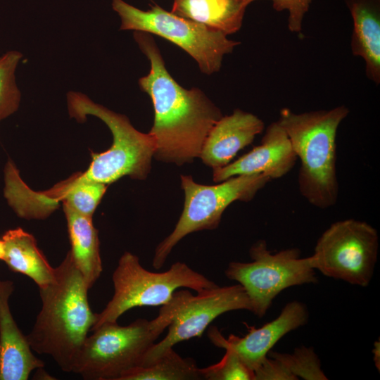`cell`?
Segmentation results:
<instances>
[{"instance_id": "1", "label": "cell", "mask_w": 380, "mask_h": 380, "mask_svg": "<svg viewBox=\"0 0 380 380\" xmlns=\"http://www.w3.org/2000/svg\"><path fill=\"white\" fill-rule=\"evenodd\" d=\"M140 49L150 61V71L139 80L151 98L153 125L148 132L155 142L154 158L182 165L199 158L205 139L222 116L220 110L197 88L179 85L165 68L153 39L134 32Z\"/></svg>"}, {"instance_id": "2", "label": "cell", "mask_w": 380, "mask_h": 380, "mask_svg": "<svg viewBox=\"0 0 380 380\" xmlns=\"http://www.w3.org/2000/svg\"><path fill=\"white\" fill-rule=\"evenodd\" d=\"M55 269V279L39 288L42 308L27 338L32 350L51 356L72 372L77 355L96 319L88 287L70 251Z\"/></svg>"}, {"instance_id": "3", "label": "cell", "mask_w": 380, "mask_h": 380, "mask_svg": "<svg viewBox=\"0 0 380 380\" xmlns=\"http://www.w3.org/2000/svg\"><path fill=\"white\" fill-rule=\"evenodd\" d=\"M349 113L345 105L300 113L288 108L279 111L277 121L288 135L300 163L299 191L316 208H329L337 202L336 136Z\"/></svg>"}, {"instance_id": "4", "label": "cell", "mask_w": 380, "mask_h": 380, "mask_svg": "<svg viewBox=\"0 0 380 380\" xmlns=\"http://www.w3.org/2000/svg\"><path fill=\"white\" fill-rule=\"evenodd\" d=\"M178 305L175 293L153 319H137L126 326L106 322L87 336L72 371L86 380H120L141 366L149 348L170 325Z\"/></svg>"}, {"instance_id": "5", "label": "cell", "mask_w": 380, "mask_h": 380, "mask_svg": "<svg viewBox=\"0 0 380 380\" xmlns=\"http://www.w3.org/2000/svg\"><path fill=\"white\" fill-rule=\"evenodd\" d=\"M70 118L83 122L87 115L102 120L113 135L110 147L102 153H91V161L83 174L88 178L110 184L125 176L145 179L151 169L155 153L152 136L135 129L127 117L96 103L82 93L67 94Z\"/></svg>"}, {"instance_id": "6", "label": "cell", "mask_w": 380, "mask_h": 380, "mask_svg": "<svg viewBox=\"0 0 380 380\" xmlns=\"http://www.w3.org/2000/svg\"><path fill=\"white\" fill-rule=\"evenodd\" d=\"M114 293L104 309L96 313L91 331L106 322H117L126 311L141 306L167 304L174 292L188 288L199 292L217 284L186 263L177 262L169 270L153 272L144 268L139 258L125 252L119 259L112 276Z\"/></svg>"}, {"instance_id": "7", "label": "cell", "mask_w": 380, "mask_h": 380, "mask_svg": "<svg viewBox=\"0 0 380 380\" xmlns=\"http://www.w3.org/2000/svg\"><path fill=\"white\" fill-rule=\"evenodd\" d=\"M271 179L262 174L230 177L217 184L205 185L190 175H181L184 208L172 232L156 247L153 267L160 269L173 248L189 234L217 228L222 215L235 201L248 202Z\"/></svg>"}, {"instance_id": "8", "label": "cell", "mask_w": 380, "mask_h": 380, "mask_svg": "<svg viewBox=\"0 0 380 380\" xmlns=\"http://www.w3.org/2000/svg\"><path fill=\"white\" fill-rule=\"evenodd\" d=\"M112 7L120 17V30L153 34L170 41L189 53L208 75L219 71L224 56L239 44L219 30L168 12L156 4L142 11L123 0H112Z\"/></svg>"}, {"instance_id": "9", "label": "cell", "mask_w": 380, "mask_h": 380, "mask_svg": "<svg viewBox=\"0 0 380 380\" xmlns=\"http://www.w3.org/2000/svg\"><path fill=\"white\" fill-rule=\"evenodd\" d=\"M249 255L251 262H231L224 274L244 289L251 312L259 317L265 315L273 300L284 289L317 282L310 257L301 258L297 248L272 253L265 240H259L251 247Z\"/></svg>"}, {"instance_id": "10", "label": "cell", "mask_w": 380, "mask_h": 380, "mask_svg": "<svg viewBox=\"0 0 380 380\" xmlns=\"http://www.w3.org/2000/svg\"><path fill=\"white\" fill-rule=\"evenodd\" d=\"M379 235L366 222L346 219L331 224L319 236L312 265L326 277L367 286L377 261Z\"/></svg>"}, {"instance_id": "11", "label": "cell", "mask_w": 380, "mask_h": 380, "mask_svg": "<svg viewBox=\"0 0 380 380\" xmlns=\"http://www.w3.org/2000/svg\"><path fill=\"white\" fill-rule=\"evenodd\" d=\"M178 305L167 327V335L154 343L145 355L141 366L155 361L175 345L194 337H201L217 317L234 310L251 311L244 289L239 284L204 289L196 296L188 290L175 291Z\"/></svg>"}, {"instance_id": "12", "label": "cell", "mask_w": 380, "mask_h": 380, "mask_svg": "<svg viewBox=\"0 0 380 380\" xmlns=\"http://www.w3.org/2000/svg\"><path fill=\"white\" fill-rule=\"evenodd\" d=\"M308 317L305 305L294 300L286 304L277 318L259 328L246 324L248 333L243 336L230 334L225 338L215 326L208 329V336L217 347L232 349L254 372L278 341L286 334L305 325Z\"/></svg>"}, {"instance_id": "13", "label": "cell", "mask_w": 380, "mask_h": 380, "mask_svg": "<svg viewBox=\"0 0 380 380\" xmlns=\"http://www.w3.org/2000/svg\"><path fill=\"white\" fill-rule=\"evenodd\" d=\"M297 160L288 135L276 121L266 128L258 146L227 165L213 169V179L218 183L254 174L265 175L271 180L279 179L291 170Z\"/></svg>"}, {"instance_id": "14", "label": "cell", "mask_w": 380, "mask_h": 380, "mask_svg": "<svg viewBox=\"0 0 380 380\" xmlns=\"http://www.w3.org/2000/svg\"><path fill=\"white\" fill-rule=\"evenodd\" d=\"M264 129V122L257 115L235 109L231 115L222 116L211 128L199 158L212 169L224 167Z\"/></svg>"}, {"instance_id": "15", "label": "cell", "mask_w": 380, "mask_h": 380, "mask_svg": "<svg viewBox=\"0 0 380 380\" xmlns=\"http://www.w3.org/2000/svg\"><path fill=\"white\" fill-rule=\"evenodd\" d=\"M13 290L12 281L0 279V380H27L44 366L13 317L9 298Z\"/></svg>"}, {"instance_id": "16", "label": "cell", "mask_w": 380, "mask_h": 380, "mask_svg": "<svg viewBox=\"0 0 380 380\" xmlns=\"http://www.w3.org/2000/svg\"><path fill=\"white\" fill-rule=\"evenodd\" d=\"M353 18L351 51L361 57L367 77L380 83V0H345Z\"/></svg>"}, {"instance_id": "17", "label": "cell", "mask_w": 380, "mask_h": 380, "mask_svg": "<svg viewBox=\"0 0 380 380\" xmlns=\"http://www.w3.org/2000/svg\"><path fill=\"white\" fill-rule=\"evenodd\" d=\"M1 240L2 260L11 271L30 277L39 289L54 280L55 269L38 248L33 235L18 227L6 231Z\"/></svg>"}, {"instance_id": "18", "label": "cell", "mask_w": 380, "mask_h": 380, "mask_svg": "<svg viewBox=\"0 0 380 380\" xmlns=\"http://www.w3.org/2000/svg\"><path fill=\"white\" fill-rule=\"evenodd\" d=\"M75 265L82 274L88 289L92 287L103 271L98 230L92 217L80 214L63 205Z\"/></svg>"}, {"instance_id": "19", "label": "cell", "mask_w": 380, "mask_h": 380, "mask_svg": "<svg viewBox=\"0 0 380 380\" xmlns=\"http://www.w3.org/2000/svg\"><path fill=\"white\" fill-rule=\"evenodd\" d=\"M248 0H174L171 12L231 34L240 30Z\"/></svg>"}, {"instance_id": "20", "label": "cell", "mask_w": 380, "mask_h": 380, "mask_svg": "<svg viewBox=\"0 0 380 380\" xmlns=\"http://www.w3.org/2000/svg\"><path fill=\"white\" fill-rule=\"evenodd\" d=\"M200 368L190 357L184 358L173 348L151 363L137 367L125 373L120 380H198Z\"/></svg>"}, {"instance_id": "21", "label": "cell", "mask_w": 380, "mask_h": 380, "mask_svg": "<svg viewBox=\"0 0 380 380\" xmlns=\"http://www.w3.org/2000/svg\"><path fill=\"white\" fill-rule=\"evenodd\" d=\"M106 189V184L92 180L82 172L56 186L53 191L63 205L92 217Z\"/></svg>"}, {"instance_id": "22", "label": "cell", "mask_w": 380, "mask_h": 380, "mask_svg": "<svg viewBox=\"0 0 380 380\" xmlns=\"http://www.w3.org/2000/svg\"><path fill=\"white\" fill-rule=\"evenodd\" d=\"M23 54L15 50L0 56V122L19 108L21 93L17 85L15 72Z\"/></svg>"}, {"instance_id": "23", "label": "cell", "mask_w": 380, "mask_h": 380, "mask_svg": "<svg viewBox=\"0 0 380 380\" xmlns=\"http://www.w3.org/2000/svg\"><path fill=\"white\" fill-rule=\"evenodd\" d=\"M268 356L279 360L293 380H326L320 360L312 348L301 346L292 353L269 352Z\"/></svg>"}, {"instance_id": "24", "label": "cell", "mask_w": 380, "mask_h": 380, "mask_svg": "<svg viewBox=\"0 0 380 380\" xmlns=\"http://www.w3.org/2000/svg\"><path fill=\"white\" fill-rule=\"evenodd\" d=\"M225 354L220 362L200 368L202 379L207 380H255L254 372L241 360L229 348H224Z\"/></svg>"}, {"instance_id": "25", "label": "cell", "mask_w": 380, "mask_h": 380, "mask_svg": "<svg viewBox=\"0 0 380 380\" xmlns=\"http://www.w3.org/2000/svg\"><path fill=\"white\" fill-rule=\"evenodd\" d=\"M251 4L255 0H248ZM277 11H287L288 28L290 32L300 34L303 21L308 11L312 0H271Z\"/></svg>"}, {"instance_id": "26", "label": "cell", "mask_w": 380, "mask_h": 380, "mask_svg": "<svg viewBox=\"0 0 380 380\" xmlns=\"http://www.w3.org/2000/svg\"><path fill=\"white\" fill-rule=\"evenodd\" d=\"M3 256H4L3 242H2V240L0 239V260H2Z\"/></svg>"}]
</instances>
